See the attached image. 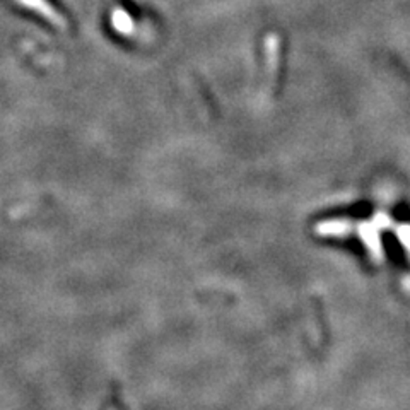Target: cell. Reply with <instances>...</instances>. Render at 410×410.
<instances>
[{
	"mask_svg": "<svg viewBox=\"0 0 410 410\" xmlns=\"http://www.w3.org/2000/svg\"><path fill=\"white\" fill-rule=\"evenodd\" d=\"M17 3L24 6L26 9L34 10L36 14L43 16L48 22H52L53 26H56L59 29H67V21L56 13L55 9L47 2V0H16Z\"/></svg>",
	"mask_w": 410,
	"mask_h": 410,
	"instance_id": "cell-1",
	"label": "cell"
}]
</instances>
